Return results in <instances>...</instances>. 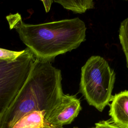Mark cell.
<instances>
[{
    "mask_svg": "<svg viewBox=\"0 0 128 128\" xmlns=\"http://www.w3.org/2000/svg\"><path fill=\"white\" fill-rule=\"evenodd\" d=\"M10 28L40 61L52 62L58 55L76 48L86 40V28L78 18L39 24L25 23L18 13L6 16Z\"/></svg>",
    "mask_w": 128,
    "mask_h": 128,
    "instance_id": "obj_1",
    "label": "cell"
},
{
    "mask_svg": "<svg viewBox=\"0 0 128 128\" xmlns=\"http://www.w3.org/2000/svg\"><path fill=\"white\" fill-rule=\"evenodd\" d=\"M61 71L51 62L37 60L28 79L4 114L0 128H12L24 115L36 110L48 114L64 94Z\"/></svg>",
    "mask_w": 128,
    "mask_h": 128,
    "instance_id": "obj_2",
    "label": "cell"
},
{
    "mask_svg": "<svg viewBox=\"0 0 128 128\" xmlns=\"http://www.w3.org/2000/svg\"><path fill=\"white\" fill-rule=\"evenodd\" d=\"M116 74L107 61L92 56L81 68L80 92L89 105L100 112L112 100Z\"/></svg>",
    "mask_w": 128,
    "mask_h": 128,
    "instance_id": "obj_3",
    "label": "cell"
},
{
    "mask_svg": "<svg viewBox=\"0 0 128 128\" xmlns=\"http://www.w3.org/2000/svg\"><path fill=\"white\" fill-rule=\"evenodd\" d=\"M24 50V52L14 60H0V124L38 60L28 48Z\"/></svg>",
    "mask_w": 128,
    "mask_h": 128,
    "instance_id": "obj_4",
    "label": "cell"
},
{
    "mask_svg": "<svg viewBox=\"0 0 128 128\" xmlns=\"http://www.w3.org/2000/svg\"><path fill=\"white\" fill-rule=\"evenodd\" d=\"M82 110L80 100L75 96L64 94L60 100L45 115L48 122L54 128L68 124Z\"/></svg>",
    "mask_w": 128,
    "mask_h": 128,
    "instance_id": "obj_5",
    "label": "cell"
},
{
    "mask_svg": "<svg viewBox=\"0 0 128 128\" xmlns=\"http://www.w3.org/2000/svg\"><path fill=\"white\" fill-rule=\"evenodd\" d=\"M110 104L109 115L119 128H128V90L114 94Z\"/></svg>",
    "mask_w": 128,
    "mask_h": 128,
    "instance_id": "obj_6",
    "label": "cell"
},
{
    "mask_svg": "<svg viewBox=\"0 0 128 128\" xmlns=\"http://www.w3.org/2000/svg\"><path fill=\"white\" fill-rule=\"evenodd\" d=\"M45 115V111H33L22 116L12 128H54L46 120Z\"/></svg>",
    "mask_w": 128,
    "mask_h": 128,
    "instance_id": "obj_7",
    "label": "cell"
},
{
    "mask_svg": "<svg viewBox=\"0 0 128 128\" xmlns=\"http://www.w3.org/2000/svg\"><path fill=\"white\" fill-rule=\"evenodd\" d=\"M54 2L60 4L66 10L78 14L84 13L88 10L93 8L94 5L92 0H60Z\"/></svg>",
    "mask_w": 128,
    "mask_h": 128,
    "instance_id": "obj_8",
    "label": "cell"
},
{
    "mask_svg": "<svg viewBox=\"0 0 128 128\" xmlns=\"http://www.w3.org/2000/svg\"><path fill=\"white\" fill-rule=\"evenodd\" d=\"M118 36L120 43L126 56V66L128 68V18L121 22Z\"/></svg>",
    "mask_w": 128,
    "mask_h": 128,
    "instance_id": "obj_9",
    "label": "cell"
},
{
    "mask_svg": "<svg viewBox=\"0 0 128 128\" xmlns=\"http://www.w3.org/2000/svg\"><path fill=\"white\" fill-rule=\"evenodd\" d=\"M21 51H12L0 48V60H14L17 59L23 52Z\"/></svg>",
    "mask_w": 128,
    "mask_h": 128,
    "instance_id": "obj_10",
    "label": "cell"
},
{
    "mask_svg": "<svg viewBox=\"0 0 128 128\" xmlns=\"http://www.w3.org/2000/svg\"><path fill=\"white\" fill-rule=\"evenodd\" d=\"M92 128H119L112 121L102 120L95 124V126Z\"/></svg>",
    "mask_w": 128,
    "mask_h": 128,
    "instance_id": "obj_11",
    "label": "cell"
},
{
    "mask_svg": "<svg viewBox=\"0 0 128 128\" xmlns=\"http://www.w3.org/2000/svg\"><path fill=\"white\" fill-rule=\"evenodd\" d=\"M42 2L43 3V4L45 8L46 12H48L52 4L54 1L52 0H42Z\"/></svg>",
    "mask_w": 128,
    "mask_h": 128,
    "instance_id": "obj_12",
    "label": "cell"
},
{
    "mask_svg": "<svg viewBox=\"0 0 128 128\" xmlns=\"http://www.w3.org/2000/svg\"><path fill=\"white\" fill-rule=\"evenodd\" d=\"M54 128H64L63 126H58V127H56ZM73 128H78V127H76V126H75V127H74Z\"/></svg>",
    "mask_w": 128,
    "mask_h": 128,
    "instance_id": "obj_13",
    "label": "cell"
}]
</instances>
